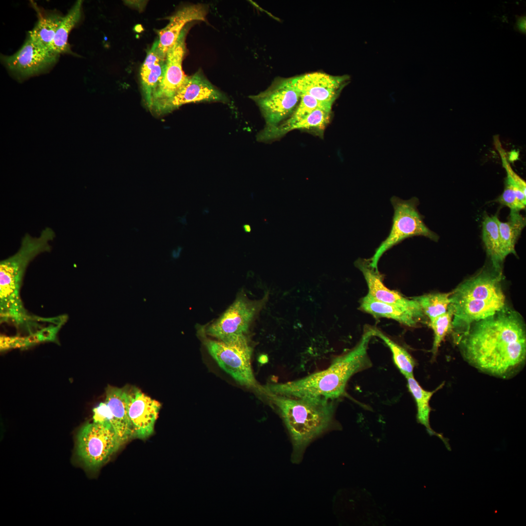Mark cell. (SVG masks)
<instances>
[{
    "label": "cell",
    "mask_w": 526,
    "mask_h": 526,
    "mask_svg": "<svg viewBox=\"0 0 526 526\" xmlns=\"http://www.w3.org/2000/svg\"><path fill=\"white\" fill-rule=\"evenodd\" d=\"M220 102L228 103L225 94L214 86L198 71L188 79L183 86L157 112L160 114L170 112L188 103Z\"/></svg>",
    "instance_id": "obj_13"
},
{
    "label": "cell",
    "mask_w": 526,
    "mask_h": 526,
    "mask_svg": "<svg viewBox=\"0 0 526 526\" xmlns=\"http://www.w3.org/2000/svg\"><path fill=\"white\" fill-rule=\"evenodd\" d=\"M66 320V319H64L58 323L51 324L28 334L25 337L27 344L31 347L43 342H57V334Z\"/></svg>",
    "instance_id": "obj_31"
},
{
    "label": "cell",
    "mask_w": 526,
    "mask_h": 526,
    "mask_svg": "<svg viewBox=\"0 0 526 526\" xmlns=\"http://www.w3.org/2000/svg\"><path fill=\"white\" fill-rule=\"evenodd\" d=\"M265 300L252 301L241 294L217 319L200 331L225 343L247 340L250 326Z\"/></svg>",
    "instance_id": "obj_8"
},
{
    "label": "cell",
    "mask_w": 526,
    "mask_h": 526,
    "mask_svg": "<svg viewBox=\"0 0 526 526\" xmlns=\"http://www.w3.org/2000/svg\"><path fill=\"white\" fill-rule=\"evenodd\" d=\"M130 396L131 393L124 388L109 386L106 389L105 402L110 408L107 423L112 426L122 444L133 437L129 414Z\"/></svg>",
    "instance_id": "obj_17"
},
{
    "label": "cell",
    "mask_w": 526,
    "mask_h": 526,
    "mask_svg": "<svg viewBox=\"0 0 526 526\" xmlns=\"http://www.w3.org/2000/svg\"><path fill=\"white\" fill-rule=\"evenodd\" d=\"M451 292L432 293L413 298L419 304L430 321L446 313L450 305Z\"/></svg>",
    "instance_id": "obj_27"
},
{
    "label": "cell",
    "mask_w": 526,
    "mask_h": 526,
    "mask_svg": "<svg viewBox=\"0 0 526 526\" xmlns=\"http://www.w3.org/2000/svg\"><path fill=\"white\" fill-rule=\"evenodd\" d=\"M203 342L219 366L241 384L261 392L251 367L252 349L249 341L225 343L203 338Z\"/></svg>",
    "instance_id": "obj_9"
},
{
    "label": "cell",
    "mask_w": 526,
    "mask_h": 526,
    "mask_svg": "<svg viewBox=\"0 0 526 526\" xmlns=\"http://www.w3.org/2000/svg\"><path fill=\"white\" fill-rule=\"evenodd\" d=\"M83 1L77 0L67 14L63 16L55 36L52 50L60 55L73 54L68 42V36L72 29L78 23L81 16Z\"/></svg>",
    "instance_id": "obj_25"
},
{
    "label": "cell",
    "mask_w": 526,
    "mask_h": 526,
    "mask_svg": "<svg viewBox=\"0 0 526 526\" xmlns=\"http://www.w3.org/2000/svg\"><path fill=\"white\" fill-rule=\"evenodd\" d=\"M188 28L182 30L174 45L166 55L165 76L156 90L150 110L156 112L172 97L187 82L188 76L183 70L182 63L186 53V38Z\"/></svg>",
    "instance_id": "obj_11"
},
{
    "label": "cell",
    "mask_w": 526,
    "mask_h": 526,
    "mask_svg": "<svg viewBox=\"0 0 526 526\" xmlns=\"http://www.w3.org/2000/svg\"><path fill=\"white\" fill-rule=\"evenodd\" d=\"M122 445L110 424L88 422L77 433L76 455L87 469L95 471L106 463Z\"/></svg>",
    "instance_id": "obj_7"
},
{
    "label": "cell",
    "mask_w": 526,
    "mask_h": 526,
    "mask_svg": "<svg viewBox=\"0 0 526 526\" xmlns=\"http://www.w3.org/2000/svg\"><path fill=\"white\" fill-rule=\"evenodd\" d=\"M374 336L372 328H367L357 344L348 352L335 358L326 369L296 380L267 384L263 387V392L334 401L340 398L345 394L350 378L371 367L367 350Z\"/></svg>",
    "instance_id": "obj_2"
},
{
    "label": "cell",
    "mask_w": 526,
    "mask_h": 526,
    "mask_svg": "<svg viewBox=\"0 0 526 526\" xmlns=\"http://www.w3.org/2000/svg\"><path fill=\"white\" fill-rule=\"evenodd\" d=\"M243 228L246 233H249L251 230V226L248 224L244 225H243Z\"/></svg>",
    "instance_id": "obj_33"
},
{
    "label": "cell",
    "mask_w": 526,
    "mask_h": 526,
    "mask_svg": "<svg viewBox=\"0 0 526 526\" xmlns=\"http://www.w3.org/2000/svg\"><path fill=\"white\" fill-rule=\"evenodd\" d=\"M526 224V218L520 211H510L506 222L499 220L501 251L504 259L510 254H516L515 246Z\"/></svg>",
    "instance_id": "obj_24"
},
{
    "label": "cell",
    "mask_w": 526,
    "mask_h": 526,
    "mask_svg": "<svg viewBox=\"0 0 526 526\" xmlns=\"http://www.w3.org/2000/svg\"><path fill=\"white\" fill-rule=\"evenodd\" d=\"M355 265L364 276L368 288V294L377 300L409 311L420 320L424 317L422 310L416 300L405 298L384 285L382 275L378 270L372 267L369 260L358 259L356 261Z\"/></svg>",
    "instance_id": "obj_15"
},
{
    "label": "cell",
    "mask_w": 526,
    "mask_h": 526,
    "mask_svg": "<svg viewBox=\"0 0 526 526\" xmlns=\"http://www.w3.org/2000/svg\"><path fill=\"white\" fill-rule=\"evenodd\" d=\"M360 309L376 318L395 320L409 327H414L420 319L411 312L397 306L377 300L367 294L360 301Z\"/></svg>",
    "instance_id": "obj_21"
},
{
    "label": "cell",
    "mask_w": 526,
    "mask_h": 526,
    "mask_svg": "<svg viewBox=\"0 0 526 526\" xmlns=\"http://www.w3.org/2000/svg\"><path fill=\"white\" fill-rule=\"evenodd\" d=\"M517 28L521 32H526V17H520L516 23Z\"/></svg>",
    "instance_id": "obj_32"
},
{
    "label": "cell",
    "mask_w": 526,
    "mask_h": 526,
    "mask_svg": "<svg viewBox=\"0 0 526 526\" xmlns=\"http://www.w3.org/2000/svg\"><path fill=\"white\" fill-rule=\"evenodd\" d=\"M453 317V310L450 304L446 313L430 321L429 325L433 332V341L431 351L432 360L435 358L439 348L445 337L452 331Z\"/></svg>",
    "instance_id": "obj_28"
},
{
    "label": "cell",
    "mask_w": 526,
    "mask_h": 526,
    "mask_svg": "<svg viewBox=\"0 0 526 526\" xmlns=\"http://www.w3.org/2000/svg\"><path fill=\"white\" fill-rule=\"evenodd\" d=\"M456 343L464 359L487 375L509 379L524 367L525 325L516 312L506 307L473 323Z\"/></svg>",
    "instance_id": "obj_1"
},
{
    "label": "cell",
    "mask_w": 526,
    "mask_h": 526,
    "mask_svg": "<svg viewBox=\"0 0 526 526\" xmlns=\"http://www.w3.org/2000/svg\"><path fill=\"white\" fill-rule=\"evenodd\" d=\"M160 408L159 402L140 390L135 389L131 393L129 414L133 437L144 439L153 433Z\"/></svg>",
    "instance_id": "obj_16"
},
{
    "label": "cell",
    "mask_w": 526,
    "mask_h": 526,
    "mask_svg": "<svg viewBox=\"0 0 526 526\" xmlns=\"http://www.w3.org/2000/svg\"><path fill=\"white\" fill-rule=\"evenodd\" d=\"M497 215H485L482 222V240L492 267L502 269L505 260L502 254Z\"/></svg>",
    "instance_id": "obj_23"
},
{
    "label": "cell",
    "mask_w": 526,
    "mask_h": 526,
    "mask_svg": "<svg viewBox=\"0 0 526 526\" xmlns=\"http://www.w3.org/2000/svg\"><path fill=\"white\" fill-rule=\"evenodd\" d=\"M301 94L290 78L275 80L266 90L250 98L259 107L267 131L277 127L288 119L300 102Z\"/></svg>",
    "instance_id": "obj_10"
},
{
    "label": "cell",
    "mask_w": 526,
    "mask_h": 526,
    "mask_svg": "<svg viewBox=\"0 0 526 526\" xmlns=\"http://www.w3.org/2000/svg\"><path fill=\"white\" fill-rule=\"evenodd\" d=\"M59 55L44 48L29 36L16 53L2 56L1 60L8 70L20 78L38 74L54 64Z\"/></svg>",
    "instance_id": "obj_12"
},
{
    "label": "cell",
    "mask_w": 526,
    "mask_h": 526,
    "mask_svg": "<svg viewBox=\"0 0 526 526\" xmlns=\"http://www.w3.org/2000/svg\"><path fill=\"white\" fill-rule=\"evenodd\" d=\"M290 80L301 94L309 95L319 102L332 107L347 83L348 77L315 72L291 78Z\"/></svg>",
    "instance_id": "obj_14"
},
{
    "label": "cell",
    "mask_w": 526,
    "mask_h": 526,
    "mask_svg": "<svg viewBox=\"0 0 526 526\" xmlns=\"http://www.w3.org/2000/svg\"><path fill=\"white\" fill-rule=\"evenodd\" d=\"M263 394L276 408L288 432L292 444V461L300 462L307 446L333 424L334 400Z\"/></svg>",
    "instance_id": "obj_5"
},
{
    "label": "cell",
    "mask_w": 526,
    "mask_h": 526,
    "mask_svg": "<svg viewBox=\"0 0 526 526\" xmlns=\"http://www.w3.org/2000/svg\"><path fill=\"white\" fill-rule=\"evenodd\" d=\"M31 3L37 12L38 20L29 32L28 36L44 48L52 50L56 32L63 17L56 12L43 11L34 1H31Z\"/></svg>",
    "instance_id": "obj_22"
},
{
    "label": "cell",
    "mask_w": 526,
    "mask_h": 526,
    "mask_svg": "<svg viewBox=\"0 0 526 526\" xmlns=\"http://www.w3.org/2000/svg\"><path fill=\"white\" fill-rule=\"evenodd\" d=\"M406 378L407 381V388L416 403L417 422L425 427L430 435H436L443 442L447 450L451 451V448L449 443V439L445 438L442 434L434 431L430 423V415L432 411L430 401L433 394L443 387L444 383H441L435 390L429 391L424 389L413 376L406 377Z\"/></svg>",
    "instance_id": "obj_20"
},
{
    "label": "cell",
    "mask_w": 526,
    "mask_h": 526,
    "mask_svg": "<svg viewBox=\"0 0 526 526\" xmlns=\"http://www.w3.org/2000/svg\"><path fill=\"white\" fill-rule=\"evenodd\" d=\"M496 201L509 208L510 211H520L526 207V194L506 178L503 192Z\"/></svg>",
    "instance_id": "obj_30"
},
{
    "label": "cell",
    "mask_w": 526,
    "mask_h": 526,
    "mask_svg": "<svg viewBox=\"0 0 526 526\" xmlns=\"http://www.w3.org/2000/svg\"><path fill=\"white\" fill-rule=\"evenodd\" d=\"M391 202L394 208L392 225L390 231L369 260L370 265L378 270V263L382 256L393 246L404 240L421 236L437 242L439 236L425 224L422 216L418 211V200L415 197L404 200L393 196Z\"/></svg>",
    "instance_id": "obj_6"
},
{
    "label": "cell",
    "mask_w": 526,
    "mask_h": 526,
    "mask_svg": "<svg viewBox=\"0 0 526 526\" xmlns=\"http://www.w3.org/2000/svg\"><path fill=\"white\" fill-rule=\"evenodd\" d=\"M207 13L206 6L199 3L184 6L170 16L169 23L158 31V47L162 54L167 55L188 23L193 21H205Z\"/></svg>",
    "instance_id": "obj_18"
},
{
    "label": "cell",
    "mask_w": 526,
    "mask_h": 526,
    "mask_svg": "<svg viewBox=\"0 0 526 526\" xmlns=\"http://www.w3.org/2000/svg\"><path fill=\"white\" fill-rule=\"evenodd\" d=\"M166 67V56L159 50L156 40L148 51L140 71L142 92L149 109L153 94L164 78Z\"/></svg>",
    "instance_id": "obj_19"
},
{
    "label": "cell",
    "mask_w": 526,
    "mask_h": 526,
    "mask_svg": "<svg viewBox=\"0 0 526 526\" xmlns=\"http://www.w3.org/2000/svg\"><path fill=\"white\" fill-rule=\"evenodd\" d=\"M374 336L380 338L390 349L394 364L405 377L413 376L416 362L410 354L381 331L373 328Z\"/></svg>",
    "instance_id": "obj_26"
},
{
    "label": "cell",
    "mask_w": 526,
    "mask_h": 526,
    "mask_svg": "<svg viewBox=\"0 0 526 526\" xmlns=\"http://www.w3.org/2000/svg\"><path fill=\"white\" fill-rule=\"evenodd\" d=\"M502 269L484 268L459 284L450 295L453 308L452 331L455 343L474 322L505 307Z\"/></svg>",
    "instance_id": "obj_4"
},
{
    "label": "cell",
    "mask_w": 526,
    "mask_h": 526,
    "mask_svg": "<svg viewBox=\"0 0 526 526\" xmlns=\"http://www.w3.org/2000/svg\"><path fill=\"white\" fill-rule=\"evenodd\" d=\"M53 229L46 227L39 236L33 237L26 233L22 238L16 253L0 263V317L1 323H11L23 329L28 334L33 332L37 321L41 318L31 315L24 308L20 295L26 270L37 256L49 252L50 243L55 237Z\"/></svg>",
    "instance_id": "obj_3"
},
{
    "label": "cell",
    "mask_w": 526,
    "mask_h": 526,
    "mask_svg": "<svg viewBox=\"0 0 526 526\" xmlns=\"http://www.w3.org/2000/svg\"><path fill=\"white\" fill-rule=\"evenodd\" d=\"M331 113V109L317 108L304 118L293 125L289 132L299 129L315 132L322 135L323 131L329 122Z\"/></svg>",
    "instance_id": "obj_29"
}]
</instances>
